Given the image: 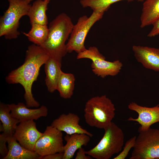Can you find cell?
I'll return each instance as SVG.
<instances>
[{
	"label": "cell",
	"instance_id": "6da1fadb",
	"mask_svg": "<svg viewBox=\"0 0 159 159\" xmlns=\"http://www.w3.org/2000/svg\"><path fill=\"white\" fill-rule=\"evenodd\" d=\"M49 56L40 46L34 44L29 46L26 52L23 64L12 71L6 77L9 84H19L25 91L24 97L28 107H38L40 104L33 96L32 87L37 80L41 67L44 64Z\"/></svg>",
	"mask_w": 159,
	"mask_h": 159
},
{
	"label": "cell",
	"instance_id": "7a4b0ae2",
	"mask_svg": "<svg viewBox=\"0 0 159 159\" xmlns=\"http://www.w3.org/2000/svg\"><path fill=\"white\" fill-rule=\"evenodd\" d=\"M73 26L70 18L64 13L60 14L50 22L47 38L40 46L50 57L62 62L68 52L65 42Z\"/></svg>",
	"mask_w": 159,
	"mask_h": 159
},
{
	"label": "cell",
	"instance_id": "3957f363",
	"mask_svg": "<svg viewBox=\"0 0 159 159\" xmlns=\"http://www.w3.org/2000/svg\"><path fill=\"white\" fill-rule=\"evenodd\" d=\"M115 110L114 105L106 95L93 97L85 105V121L91 127L104 129L112 122Z\"/></svg>",
	"mask_w": 159,
	"mask_h": 159
},
{
	"label": "cell",
	"instance_id": "277c9868",
	"mask_svg": "<svg viewBox=\"0 0 159 159\" xmlns=\"http://www.w3.org/2000/svg\"><path fill=\"white\" fill-rule=\"evenodd\" d=\"M104 135L99 143L85 153L96 159H110L122 150L124 137L122 130L114 122L104 129Z\"/></svg>",
	"mask_w": 159,
	"mask_h": 159
},
{
	"label": "cell",
	"instance_id": "5b68a950",
	"mask_svg": "<svg viewBox=\"0 0 159 159\" xmlns=\"http://www.w3.org/2000/svg\"><path fill=\"white\" fill-rule=\"evenodd\" d=\"M33 0H8L9 6L0 18V37L6 39H15L20 34L18 29L19 20L27 15Z\"/></svg>",
	"mask_w": 159,
	"mask_h": 159
},
{
	"label": "cell",
	"instance_id": "8992f818",
	"mask_svg": "<svg viewBox=\"0 0 159 159\" xmlns=\"http://www.w3.org/2000/svg\"><path fill=\"white\" fill-rule=\"evenodd\" d=\"M133 148L130 159H159V130L139 132Z\"/></svg>",
	"mask_w": 159,
	"mask_h": 159
},
{
	"label": "cell",
	"instance_id": "52a82bcc",
	"mask_svg": "<svg viewBox=\"0 0 159 159\" xmlns=\"http://www.w3.org/2000/svg\"><path fill=\"white\" fill-rule=\"evenodd\" d=\"M104 12L93 11L88 17L86 15L79 18L74 25L70 37L66 44L68 52L74 51L77 53L85 50V41L87 34L92 26L102 17Z\"/></svg>",
	"mask_w": 159,
	"mask_h": 159
},
{
	"label": "cell",
	"instance_id": "ba28073f",
	"mask_svg": "<svg viewBox=\"0 0 159 159\" xmlns=\"http://www.w3.org/2000/svg\"><path fill=\"white\" fill-rule=\"evenodd\" d=\"M77 58H87L92 61L91 67L95 75L102 78L107 76H115L120 71L123 66L122 62L117 60L110 62L99 52L95 47H90L88 49L79 53Z\"/></svg>",
	"mask_w": 159,
	"mask_h": 159
},
{
	"label": "cell",
	"instance_id": "9c48e42d",
	"mask_svg": "<svg viewBox=\"0 0 159 159\" xmlns=\"http://www.w3.org/2000/svg\"><path fill=\"white\" fill-rule=\"evenodd\" d=\"M62 132L51 125L47 126L36 142L34 151L40 157L50 154L63 153Z\"/></svg>",
	"mask_w": 159,
	"mask_h": 159
},
{
	"label": "cell",
	"instance_id": "30bf717a",
	"mask_svg": "<svg viewBox=\"0 0 159 159\" xmlns=\"http://www.w3.org/2000/svg\"><path fill=\"white\" fill-rule=\"evenodd\" d=\"M42 134L38 130L34 120H32L20 122L16 126L13 136L23 147L34 151L35 145Z\"/></svg>",
	"mask_w": 159,
	"mask_h": 159
},
{
	"label": "cell",
	"instance_id": "8fae6325",
	"mask_svg": "<svg viewBox=\"0 0 159 159\" xmlns=\"http://www.w3.org/2000/svg\"><path fill=\"white\" fill-rule=\"evenodd\" d=\"M128 107L138 114L136 118L130 117L128 121H135L140 125L138 132L147 130L153 124L159 122V105L152 107L140 105L134 102L130 103Z\"/></svg>",
	"mask_w": 159,
	"mask_h": 159
},
{
	"label": "cell",
	"instance_id": "7c38bea8",
	"mask_svg": "<svg viewBox=\"0 0 159 159\" xmlns=\"http://www.w3.org/2000/svg\"><path fill=\"white\" fill-rule=\"evenodd\" d=\"M80 118L73 113L63 114L54 120L51 124L52 126L58 130L64 132L67 134L85 133L92 137L93 135L83 128L79 124Z\"/></svg>",
	"mask_w": 159,
	"mask_h": 159
},
{
	"label": "cell",
	"instance_id": "4fadbf2b",
	"mask_svg": "<svg viewBox=\"0 0 159 159\" xmlns=\"http://www.w3.org/2000/svg\"><path fill=\"white\" fill-rule=\"evenodd\" d=\"M132 49L135 58L143 67L159 71V48L134 45Z\"/></svg>",
	"mask_w": 159,
	"mask_h": 159
},
{
	"label": "cell",
	"instance_id": "5bb4252c",
	"mask_svg": "<svg viewBox=\"0 0 159 159\" xmlns=\"http://www.w3.org/2000/svg\"><path fill=\"white\" fill-rule=\"evenodd\" d=\"M8 105L11 115L20 122L37 120L41 117L47 116L48 114V109L46 106L44 105L39 108L34 109L29 108L26 105L21 102H19L17 104H9Z\"/></svg>",
	"mask_w": 159,
	"mask_h": 159
},
{
	"label": "cell",
	"instance_id": "9a60e30c",
	"mask_svg": "<svg viewBox=\"0 0 159 159\" xmlns=\"http://www.w3.org/2000/svg\"><path fill=\"white\" fill-rule=\"evenodd\" d=\"M91 137L85 133L66 134L64 139L66 143L64 146L63 159L73 158L76 151L82 146H86L89 142Z\"/></svg>",
	"mask_w": 159,
	"mask_h": 159
},
{
	"label": "cell",
	"instance_id": "2e32d148",
	"mask_svg": "<svg viewBox=\"0 0 159 159\" xmlns=\"http://www.w3.org/2000/svg\"><path fill=\"white\" fill-rule=\"evenodd\" d=\"M44 64L45 84L48 91L53 93L57 90V82L62 72L61 62L49 57Z\"/></svg>",
	"mask_w": 159,
	"mask_h": 159
},
{
	"label": "cell",
	"instance_id": "e0dca14e",
	"mask_svg": "<svg viewBox=\"0 0 159 159\" xmlns=\"http://www.w3.org/2000/svg\"><path fill=\"white\" fill-rule=\"evenodd\" d=\"M13 136L7 138L8 153L3 159H37L40 156L22 146Z\"/></svg>",
	"mask_w": 159,
	"mask_h": 159
},
{
	"label": "cell",
	"instance_id": "ac0fdd59",
	"mask_svg": "<svg viewBox=\"0 0 159 159\" xmlns=\"http://www.w3.org/2000/svg\"><path fill=\"white\" fill-rule=\"evenodd\" d=\"M159 19V0H146L140 17L141 28L153 25Z\"/></svg>",
	"mask_w": 159,
	"mask_h": 159
},
{
	"label": "cell",
	"instance_id": "d6986e66",
	"mask_svg": "<svg viewBox=\"0 0 159 159\" xmlns=\"http://www.w3.org/2000/svg\"><path fill=\"white\" fill-rule=\"evenodd\" d=\"M49 2L47 0H36L31 5L27 15L31 25L39 24L47 25L46 11Z\"/></svg>",
	"mask_w": 159,
	"mask_h": 159
},
{
	"label": "cell",
	"instance_id": "ffe728a7",
	"mask_svg": "<svg viewBox=\"0 0 159 159\" xmlns=\"http://www.w3.org/2000/svg\"><path fill=\"white\" fill-rule=\"evenodd\" d=\"M10 109L8 104L0 102V131L8 137L12 136L17 124L20 122L13 117L10 114Z\"/></svg>",
	"mask_w": 159,
	"mask_h": 159
},
{
	"label": "cell",
	"instance_id": "44dd1931",
	"mask_svg": "<svg viewBox=\"0 0 159 159\" xmlns=\"http://www.w3.org/2000/svg\"><path fill=\"white\" fill-rule=\"evenodd\" d=\"M75 81L73 74L62 72L57 87V90L61 97L65 99L71 98L73 93Z\"/></svg>",
	"mask_w": 159,
	"mask_h": 159
},
{
	"label": "cell",
	"instance_id": "7402d4cb",
	"mask_svg": "<svg viewBox=\"0 0 159 159\" xmlns=\"http://www.w3.org/2000/svg\"><path fill=\"white\" fill-rule=\"evenodd\" d=\"M48 33L47 25L34 24L31 25L30 30L28 33L23 32V33L30 41L40 46L46 40Z\"/></svg>",
	"mask_w": 159,
	"mask_h": 159
},
{
	"label": "cell",
	"instance_id": "603a6c76",
	"mask_svg": "<svg viewBox=\"0 0 159 159\" xmlns=\"http://www.w3.org/2000/svg\"><path fill=\"white\" fill-rule=\"evenodd\" d=\"M133 0H81L80 2L83 7H89L93 11L105 12L112 4L115 3L122 1H130Z\"/></svg>",
	"mask_w": 159,
	"mask_h": 159
},
{
	"label": "cell",
	"instance_id": "cb8c5ba5",
	"mask_svg": "<svg viewBox=\"0 0 159 159\" xmlns=\"http://www.w3.org/2000/svg\"><path fill=\"white\" fill-rule=\"evenodd\" d=\"M136 137V136H134L128 140L125 143L122 151L113 159H125L128 155L130 150L132 148H133L135 143Z\"/></svg>",
	"mask_w": 159,
	"mask_h": 159
},
{
	"label": "cell",
	"instance_id": "d4e9b609",
	"mask_svg": "<svg viewBox=\"0 0 159 159\" xmlns=\"http://www.w3.org/2000/svg\"><path fill=\"white\" fill-rule=\"evenodd\" d=\"M8 137L3 133L0 135V154L2 159L8 153V148L6 145Z\"/></svg>",
	"mask_w": 159,
	"mask_h": 159
},
{
	"label": "cell",
	"instance_id": "484cf974",
	"mask_svg": "<svg viewBox=\"0 0 159 159\" xmlns=\"http://www.w3.org/2000/svg\"><path fill=\"white\" fill-rule=\"evenodd\" d=\"M152 25L153 27L148 34V37H153L159 34V19Z\"/></svg>",
	"mask_w": 159,
	"mask_h": 159
},
{
	"label": "cell",
	"instance_id": "4316f807",
	"mask_svg": "<svg viewBox=\"0 0 159 159\" xmlns=\"http://www.w3.org/2000/svg\"><path fill=\"white\" fill-rule=\"evenodd\" d=\"M75 157V159H92L90 156L87 155L85 153V150L82 147L78 150Z\"/></svg>",
	"mask_w": 159,
	"mask_h": 159
},
{
	"label": "cell",
	"instance_id": "83f0119b",
	"mask_svg": "<svg viewBox=\"0 0 159 159\" xmlns=\"http://www.w3.org/2000/svg\"><path fill=\"white\" fill-rule=\"evenodd\" d=\"M63 153H56L41 157L39 159H63Z\"/></svg>",
	"mask_w": 159,
	"mask_h": 159
},
{
	"label": "cell",
	"instance_id": "f1b7e54d",
	"mask_svg": "<svg viewBox=\"0 0 159 159\" xmlns=\"http://www.w3.org/2000/svg\"><path fill=\"white\" fill-rule=\"evenodd\" d=\"M137 0L139 1H141V2H142L144 1V0Z\"/></svg>",
	"mask_w": 159,
	"mask_h": 159
},
{
	"label": "cell",
	"instance_id": "f546056e",
	"mask_svg": "<svg viewBox=\"0 0 159 159\" xmlns=\"http://www.w3.org/2000/svg\"><path fill=\"white\" fill-rule=\"evenodd\" d=\"M47 0V1H50V0Z\"/></svg>",
	"mask_w": 159,
	"mask_h": 159
}]
</instances>
